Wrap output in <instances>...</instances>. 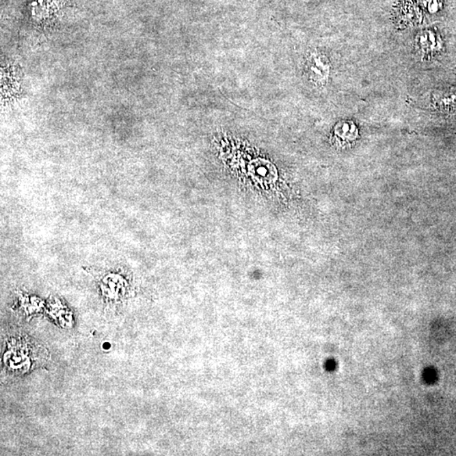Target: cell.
Instances as JSON below:
<instances>
[{
  "mask_svg": "<svg viewBox=\"0 0 456 456\" xmlns=\"http://www.w3.org/2000/svg\"><path fill=\"white\" fill-rule=\"evenodd\" d=\"M433 103L440 109L456 111V88H451L433 95Z\"/></svg>",
  "mask_w": 456,
  "mask_h": 456,
  "instance_id": "4",
  "label": "cell"
},
{
  "mask_svg": "<svg viewBox=\"0 0 456 456\" xmlns=\"http://www.w3.org/2000/svg\"><path fill=\"white\" fill-rule=\"evenodd\" d=\"M250 172L254 179L262 184H270L276 178L274 166L267 160H254L250 165Z\"/></svg>",
  "mask_w": 456,
  "mask_h": 456,
  "instance_id": "3",
  "label": "cell"
},
{
  "mask_svg": "<svg viewBox=\"0 0 456 456\" xmlns=\"http://www.w3.org/2000/svg\"><path fill=\"white\" fill-rule=\"evenodd\" d=\"M306 69L308 77L314 83L324 85L328 81L330 63L328 57L323 53H312L308 57Z\"/></svg>",
  "mask_w": 456,
  "mask_h": 456,
  "instance_id": "1",
  "label": "cell"
},
{
  "mask_svg": "<svg viewBox=\"0 0 456 456\" xmlns=\"http://www.w3.org/2000/svg\"><path fill=\"white\" fill-rule=\"evenodd\" d=\"M440 46V38L432 30L423 31L416 36V49L423 57L433 55L439 51Z\"/></svg>",
  "mask_w": 456,
  "mask_h": 456,
  "instance_id": "2",
  "label": "cell"
}]
</instances>
